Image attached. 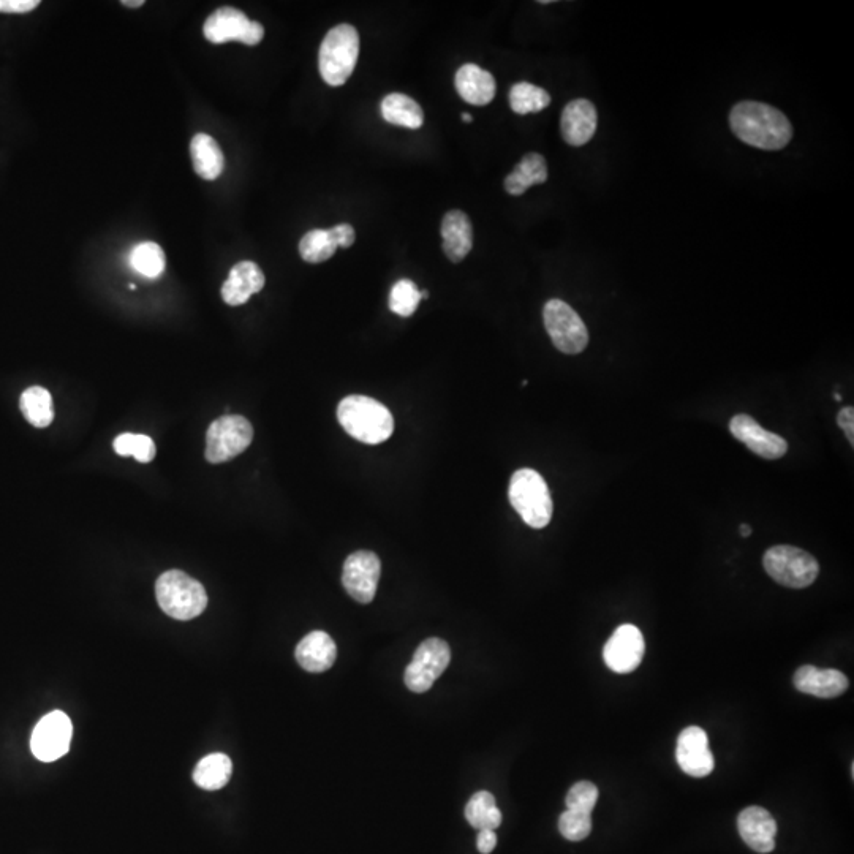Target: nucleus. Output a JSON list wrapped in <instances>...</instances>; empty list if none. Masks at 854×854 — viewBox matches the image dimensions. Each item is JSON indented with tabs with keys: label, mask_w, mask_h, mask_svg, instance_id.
<instances>
[{
	"label": "nucleus",
	"mask_w": 854,
	"mask_h": 854,
	"mask_svg": "<svg viewBox=\"0 0 854 854\" xmlns=\"http://www.w3.org/2000/svg\"><path fill=\"white\" fill-rule=\"evenodd\" d=\"M155 597L167 616L190 620L200 616L208 606V594L197 579L184 571H165L155 582Z\"/></svg>",
	"instance_id": "7ed1b4c3"
},
{
	"label": "nucleus",
	"mask_w": 854,
	"mask_h": 854,
	"mask_svg": "<svg viewBox=\"0 0 854 854\" xmlns=\"http://www.w3.org/2000/svg\"><path fill=\"white\" fill-rule=\"evenodd\" d=\"M233 763L223 753L205 756L193 771V782L208 791H217L230 782Z\"/></svg>",
	"instance_id": "a878e982"
},
{
	"label": "nucleus",
	"mask_w": 854,
	"mask_h": 854,
	"mask_svg": "<svg viewBox=\"0 0 854 854\" xmlns=\"http://www.w3.org/2000/svg\"><path fill=\"white\" fill-rule=\"evenodd\" d=\"M559 831L570 842H581L592 832V813L565 810L559 818Z\"/></svg>",
	"instance_id": "72a5a7b5"
},
{
	"label": "nucleus",
	"mask_w": 854,
	"mask_h": 854,
	"mask_svg": "<svg viewBox=\"0 0 854 854\" xmlns=\"http://www.w3.org/2000/svg\"><path fill=\"white\" fill-rule=\"evenodd\" d=\"M265 274L254 261H239L233 266L230 276L222 285V298L228 306H242L250 296L260 293L265 287Z\"/></svg>",
	"instance_id": "6ab92c4d"
},
{
	"label": "nucleus",
	"mask_w": 854,
	"mask_h": 854,
	"mask_svg": "<svg viewBox=\"0 0 854 854\" xmlns=\"http://www.w3.org/2000/svg\"><path fill=\"white\" fill-rule=\"evenodd\" d=\"M380 573L382 565L377 554L371 551L353 552L345 560L342 584L353 600L367 605L377 594Z\"/></svg>",
	"instance_id": "f8f14e48"
},
{
	"label": "nucleus",
	"mask_w": 854,
	"mask_h": 854,
	"mask_svg": "<svg viewBox=\"0 0 854 854\" xmlns=\"http://www.w3.org/2000/svg\"><path fill=\"white\" fill-rule=\"evenodd\" d=\"M337 420L352 439L366 445L386 442L394 432L390 410L372 397H344L337 407Z\"/></svg>",
	"instance_id": "f03ea898"
},
{
	"label": "nucleus",
	"mask_w": 854,
	"mask_h": 854,
	"mask_svg": "<svg viewBox=\"0 0 854 854\" xmlns=\"http://www.w3.org/2000/svg\"><path fill=\"white\" fill-rule=\"evenodd\" d=\"M646 643L643 633L632 624L620 625L608 639L603 649V658L611 671L619 674L632 673L643 662Z\"/></svg>",
	"instance_id": "ddd939ff"
},
{
	"label": "nucleus",
	"mask_w": 854,
	"mask_h": 854,
	"mask_svg": "<svg viewBox=\"0 0 854 854\" xmlns=\"http://www.w3.org/2000/svg\"><path fill=\"white\" fill-rule=\"evenodd\" d=\"M837 423L842 427V431L847 435L848 442L854 446V409L853 407H843L837 416Z\"/></svg>",
	"instance_id": "e433bc0d"
},
{
	"label": "nucleus",
	"mask_w": 854,
	"mask_h": 854,
	"mask_svg": "<svg viewBox=\"0 0 854 854\" xmlns=\"http://www.w3.org/2000/svg\"><path fill=\"white\" fill-rule=\"evenodd\" d=\"M334 235H336L337 242H339V247L342 249H348V247L353 246V242H355V228L350 225V223H339L336 227H333Z\"/></svg>",
	"instance_id": "4c0bfd02"
},
{
	"label": "nucleus",
	"mask_w": 854,
	"mask_h": 854,
	"mask_svg": "<svg viewBox=\"0 0 854 854\" xmlns=\"http://www.w3.org/2000/svg\"><path fill=\"white\" fill-rule=\"evenodd\" d=\"M114 451L119 456H132L138 462H151L155 458V443L151 437L141 434H121L114 439Z\"/></svg>",
	"instance_id": "473e14b6"
},
{
	"label": "nucleus",
	"mask_w": 854,
	"mask_h": 854,
	"mask_svg": "<svg viewBox=\"0 0 854 854\" xmlns=\"http://www.w3.org/2000/svg\"><path fill=\"white\" fill-rule=\"evenodd\" d=\"M454 86L459 97L473 106H486L496 97L494 76L475 64L462 65L454 76Z\"/></svg>",
	"instance_id": "aec40b11"
},
{
	"label": "nucleus",
	"mask_w": 854,
	"mask_h": 854,
	"mask_svg": "<svg viewBox=\"0 0 854 854\" xmlns=\"http://www.w3.org/2000/svg\"><path fill=\"white\" fill-rule=\"evenodd\" d=\"M296 660L309 673H325L336 662L337 647L326 632L309 633L296 646Z\"/></svg>",
	"instance_id": "4be33fe9"
},
{
	"label": "nucleus",
	"mask_w": 854,
	"mask_h": 854,
	"mask_svg": "<svg viewBox=\"0 0 854 854\" xmlns=\"http://www.w3.org/2000/svg\"><path fill=\"white\" fill-rule=\"evenodd\" d=\"M496 845V831H491V829H481V831H478L477 848L481 854H491Z\"/></svg>",
	"instance_id": "58836bf2"
},
{
	"label": "nucleus",
	"mask_w": 854,
	"mask_h": 854,
	"mask_svg": "<svg viewBox=\"0 0 854 854\" xmlns=\"http://www.w3.org/2000/svg\"><path fill=\"white\" fill-rule=\"evenodd\" d=\"M337 249H339V242H337L333 228L309 231L299 241V255L304 261L312 263V265L329 260L336 254Z\"/></svg>",
	"instance_id": "c85d7f7f"
},
{
	"label": "nucleus",
	"mask_w": 854,
	"mask_h": 854,
	"mask_svg": "<svg viewBox=\"0 0 854 854\" xmlns=\"http://www.w3.org/2000/svg\"><path fill=\"white\" fill-rule=\"evenodd\" d=\"M545 328L552 344L565 355H578L589 344V331L573 307L562 299H551L543 309Z\"/></svg>",
	"instance_id": "6e6552de"
},
{
	"label": "nucleus",
	"mask_w": 854,
	"mask_h": 854,
	"mask_svg": "<svg viewBox=\"0 0 854 854\" xmlns=\"http://www.w3.org/2000/svg\"><path fill=\"white\" fill-rule=\"evenodd\" d=\"M548 181V165L545 157L537 152L524 155L521 162L508 174L503 187L513 197L526 193L530 187L545 184Z\"/></svg>",
	"instance_id": "5701e85b"
},
{
	"label": "nucleus",
	"mask_w": 854,
	"mask_h": 854,
	"mask_svg": "<svg viewBox=\"0 0 854 854\" xmlns=\"http://www.w3.org/2000/svg\"><path fill=\"white\" fill-rule=\"evenodd\" d=\"M421 290H418L415 282L402 279L391 288L390 309L399 317H412L420 306Z\"/></svg>",
	"instance_id": "2f4dec72"
},
{
	"label": "nucleus",
	"mask_w": 854,
	"mask_h": 854,
	"mask_svg": "<svg viewBox=\"0 0 854 854\" xmlns=\"http://www.w3.org/2000/svg\"><path fill=\"white\" fill-rule=\"evenodd\" d=\"M598 801V788L594 783L578 782L571 786L568 791L567 804L568 810H578V812L592 813Z\"/></svg>",
	"instance_id": "f704fd0d"
},
{
	"label": "nucleus",
	"mask_w": 854,
	"mask_h": 854,
	"mask_svg": "<svg viewBox=\"0 0 854 854\" xmlns=\"http://www.w3.org/2000/svg\"><path fill=\"white\" fill-rule=\"evenodd\" d=\"M794 687L805 695L831 700L843 695L850 687L848 677L839 669H820L805 665L794 673Z\"/></svg>",
	"instance_id": "a211bd4d"
},
{
	"label": "nucleus",
	"mask_w": 854,
	"mask_h": 854,
	"mask_svg": "<svg viewBox=\"0 0 854 854\" xmlns=\"http://www.w3.org/2000/svg\"><path fill=\"white\" fill-rule=\"evenodd\" d=\"M21 412L35 427H48L54 420L53 397L42 386H31L21 396Z\"/></svg>",
	"instance_id": "bb28decb"
},
{
	"label": "nucleus",
	"mask_w": 854,
	"mask_h": 854,
	"mask_svg": "<svg viewBox=\"0 0 854 854\" xmlns=\"http://www.w3.org/2000/svg\"><path fill=\"white\" fill-rule=\"evenodd\" d=\"M122 5L129 8L143 7L144 0H122Z\"/></svg>",
	"instance_id": "ea45409f"
},
{
	"label": "nucleus",
	"mask_w": 854,
	"mask_h": 854,
	"mask_svg": "<svg viewBox=\"0 0 854 854\" xmlns=\"http://www.w3.org/2000/svg\"><path fill=\"white\" fill-rule=\"evenodd\" d=\"M38 5V0H0V13H29Z\"/></svg>",
	"instance_id": "c9c22d12"
},
{
	"label": "nucleus",
	"mask_w": 854,
	"mask_h": 854,
	"mask_svg": "<svg viewBox=\"0 0 854 854\" xmlns=\"http://www.w3.org/2000/svg\"><path fill=\"white\" fill-rule=\"evenodd\" d=\"M730 431L734 439L744 443L750 451L764 459H780L788 451V443L780 435L766 431L752 416L736 415L731 418Z\"/></svg>",
	"instance_id": "2eb2a0df"
},
{
	"label": "nucleus",
	"mask_w": 854,
	"mask_h": 854,
	"mask_svg": "<svg viewBox=\"0 0 854 854\" xmlns=\"http://www.w3.org/2000/svg\"><path fill=\"white\" fill-rule=\"evenodd\" d=\"M427 298H429V291L421 290V299H427Z\"/></svg>",
	"instance_id": "37998d69"
},
{
	"label": "nucleus",
	"mask_w": 854,
	"mask_h": 854,
	"mask_svg": "<svg viewBox=\"0 0 854 854\" xmlns=\"http://www.w3.org/2000/svg\"><path fill=\"white\" fill-rule=\"evenodd\" d=\"M193 170L206 181H216L225 167V159L219 144L206 133H197L190 143Z\"/></svg>",
	"instance_id": "b1692460"
},
{
	"label": "nucleus",
	"mask_w": 854,
	"mask_h": 854,
	"mask_svg": "<svg viewBox=\"0 0 854 854\" xmlns=\"http://www.w3.org/2000/svg\"><path fill=\"white\" fill-rule=\"evenodd\" d=\"M383 119L388 124L399 125L405 129H420L424 124V113L420 103L405 94L386 95L382 102Z\"/></svg>",
	"instance_id": "393cba45"
},
{
	"label": "nucleus",
	"mask_w": 854,
	"mask_h": 854,
	"mask_svg": "<svg viewBox=\"0 0 854 854\" xmlns=\"http://www.w3.org/2000/svg\"><path fill=\"white\" fill-rule=\"evenodd\" d=\"M597 125V108L586 99H576L568 103L560 119V130L565 143L575 148L584 146L594 138Z\"/></svg>",
	"instance_id": "f3484780"
},
{
	"label": "nucleus",
	"mask_w": 854,
	"mask_h": 854,
	"mask_svg": "<svg viewBox=\"0 0 854 854\" xmlns=\"http://www.w3.org/2000/svg\"><path fill=\"white\" fill-rule=\"evenodd\" d=\"M730 125L742 143L763 151H780L793 138V125L782 111L760 102L737 103Z\"/></svg>",
	"instance_id": "f257e3e1"
},
{
	"label": "nucleus",
	"mask_w": 854,
	"mask_h": 854,
	"mask_svg": "<svg viewBox=\"0 0 854 854\" xmlns=\"http://www.w3.org/2000/svg\"><path fill=\"white\" fill-rule=\"evenodd\" d=\"M130 263L133 269L140 273L141 276L148 279H157L162 276L167 266V258L162 247L155 242H141L130 255Z\"/></svg>",
	"instance_id": "7c9ffc66"
},
{
	"label": "nucleus",
	"mask_w": 854,
	"mask_h": 854,
	"mask_svg": "<svg viewBox=\"0 0 854 854\" xmlns=\"http://www.w3.org/2000/svg\"><path fill=\"white\" fill-rule=\"evenodd\" d=\"M764 570L779 582L780 586L790 589H805L812 586L820 575L817 559L794 546H774L763 557Z\"/></svg>",
	"instance_id": "423d86ee"
},
{
	"label": "nucleus",
	"mask_w": 854,
	"mask_h": 854,
	"mask_svg": "<svg viewBox=\"0 0 854 854\" xmlns=\"http://www.w3.org/2000/svg\"><path fill=\"white\" fill-rule=\"evenodd\" d=\"M549 103H551V95L543 87L526 83V81L511 87L510 106L516 114L524 116V114L540 113L548 108Z\"/></svg>",
	"instance_id": "c756f323"
},
{
	"label": "nucleus",
	"mask_w": 854,
	"mask_h": 854,
	"mask_svg": "<svg viewBox=\"0 0 854 854\" xmlns=\"http://www.w3.org/2000/svg\"><path fill=\"white\" fill-rule=\"evenodd\" d=\"M203 34L214 45L241 42L255 46L265 37V27L247 18L238 8L222 7L206 19Z\"/></svg>",
	"instance_id": "9d476101"
},
{
	"label": "nucleus",
	"mask_w": 854,
	"mask_h": 854,
	"mask_svg": "<svg viewBox=\"0 0 854 854\" xmlns=\"http://www.w3.org/2000/svg\"><path fill=\"white\" fill-rule=\"evenodd\" d=\"M450 662L451 649L446 641L440 638L426 639L416 649L412 663L405 669V685L413 693H426L445 673Z\"/></svg>",
	"instance_id": "1a4fd4ad"
},
{
	"label": "nucleus",
	"mask_w": 854,
	"mask_h": 854,
	"mask_svg": "<svg viewBox=\"0 0 854 854\" xmlns=\"http://www.w3.org/2000/svg\"><path fill=\"white\" fill-rule=\"evenodd\" d=\"M461 118L462 122H465V124H470V122L473 121V116L470 113H462Z\"/></svg>",
	"instance_id": "79ce46f5"
},
{
	"label": "nucleus",
	"mask_w": 854,
	"mask_h": 854,
	"mask_svg": "<svg viewBox=\"0 0 854 854\" xmlns=\"http://www.w3.org/2000/svg\"><path fill=\"white\" fill-rule=\"evenodd\" d=\"M741 535L744 538L750 537V535H752V527L747 526V524H742Z\"/></svg>",
	"instance_id": "a19ab883"
},
{
	"label": "nucleus",
	"mask_w": 854,
	"mask_h": 854,
	"mask_svg": "<svg viewBox=\"0 0 854 854\" xmlns=\"http://www.w3.org/2000/svg\"><path fill=\"white\" fill-rule=\"evenodd\" d=\"M508 497L516 513L532 529H545L551 522L554 503L545 478L537 470L521 469L514 472Z\"/></svg>",
	"instance_id": "20e7f679"
},
{
	"label": "nucleus",
	"mask_w": 854,
	"mask_h": 854,
	"mask_svg": "<svg viewBox=\"0 0 854 854\" xmlns=\"http://www.w3.org/2000/svg\"><path fill=\"white\" fill-rule=\"evenodd\" d=\"M465 818L472 828L496 831L502 824V813L497 809L496 798L489 791H478L465 805Z\"/></svg>",
	"instance_id": "cd10ccee"
},
{
	"label": "nucleus",
	"mask_w": 854,
	"mask_h": 854,
	"mask_svg": "<svg viewBox=\"0 0 854 854\" xmlns=\"http://www.w3.org/2000/svg\"><path fill=\"white\" fill-rule=\"evenodd\" d=\"M73 725L69 715L54 711L37 723L31 737V750L35 758L45 763L59 760L69 752Z\"/></svg>",
	"instance_id": "9b49d317"
},
{
	"label": "nucleus",
	"mask_w": 854,
	"mask_h": 854,
	"mask_svg": "<svg viewBox=\"0 0 854 854\" xmlns=\"http://www.w3.org/2000/svg\"><path fill=\"white\" fill-rule=\"evenodd\" d=\"M737 829L747 847L756 853L766 854L774 851L777 823L763 807L753 805L742 810L737 818Z\"/></svg>",
	"instance_id": "dca6fc26"
},
{
	"label": "nucleus",
	"mask_w": 854,
	"mask_h": 854,
	"mask_svg": "<svg viewBox=\"0 0 854 854\" xmlns=\"http://www.w3.org/2000/svg\"><path fill=\"white\" fill-rule=\"evenodd\" d=\"M676 760L685 774L696 779L706 777L714 771L715 761L706 731L700 726H688L679 734L676 747Z\"/></svg>",
	"instance_id": "4468645a"
},
{
	"label": "nucleus",
	"mask_w": 854,
	"mask_h": 854,
	"mask_svg": "<svg viewBox=\"0 0 854 854\" xmlns=\"http://www.w3.org/2000/svg\"><path fill=\"white\" fill-rule=\"evenodd\" d=\"M254 427L241 415H225L209 426L206 434V459L211 464L231 461L249 448Z\"/></svg>",
	"instance_id": "0eeeda50"
},
{
	"label": "nucleus",
	"mask_w": 854,
	"mask_h": 854,
	"mask_svg": "<svg viewBox=\"0 0 854 854\" xmlns=\"http://www.w3.org/2000/svg\"><path fill=\"white\" fill-rule=\"evenodd\" d=\"M442 247L448 260L459 263L473 247V228L465 212L453 209L442 220Z\"/></svg>",
	"instance_id": "412c9836"
},
{
	"label": "nucleus",
	"mask_w": 854,
	"mask_h": 854,
	"mask_svg": "<svg viewBox=\"0 0 854 854\" xmlns=\"http://www.w3.org/2000/svg\"><path fill=\"white\" fill-rule=\"evenodd\" d=\"M834 397H836V401H837V402L842 401V396H840V394H839V393L834 394Z\"/></svg>",
	"instance_id": "c03bdc74"
},
{
	"label": "nucleus",
	"mask_w": 854,
	"mask_h": 854,
	"mask_svg": "<svg viewBox=\"0 0 854 854\" xmlns=\"http://www.w3.org/2000/svg\"><path fill=\"white\" fill-rule=\"evenodd\" d=\"M359 56V34L352 24H339L323 38L318 67L323 81L339 87L355 72Z\"/></svg>",
	"instance_id": "39448f33"
}]
</instances>
